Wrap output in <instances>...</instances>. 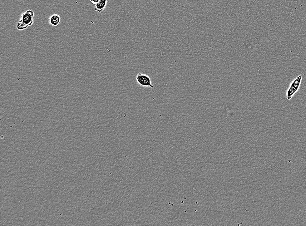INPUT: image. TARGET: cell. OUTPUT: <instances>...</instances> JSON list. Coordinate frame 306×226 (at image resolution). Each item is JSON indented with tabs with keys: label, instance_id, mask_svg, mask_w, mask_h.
<instances>
[{
	"label": "cell",
	"instance_id": "1",
	"mask_svg": "<svg viewBox=\"0 0 306 226\" xmlns=\"http://www.w3.org/2000/svg\"><path fill=\"white\" fill-rule=\"evenodd\" d=\"M34 12L28 10L21 15L20 19L17 25L18 30L22 31L32 25L34 23Z\"/></svg>",
	"mask_w": 306,
	"mask_h": 226
},
{
	"label": "cell",
	"instance_id": "2",
	"mask_svg": "<svg viewBox=\"0 0 306 226\" xmlns=\"http://www.w3.org/2000/svg\"><path fill=\"white\" fill-rule=\"evenodd\" d=\"M302 80V76L298 75L291 82L286 92V98L288 100L290 101L292 99L295 94L297 92L300 88Z\"/></svg>",
	"mask_w": 306,
	"mask_h": 226
},
{
	"label": "cell",
	"instance_id": "3",
	"mask_svg": "<svg viewBox=\"0 0 306 226\" xmlns=\"http://www.w3.org/2000/svg\"><path fill=\"white\" fill-rule=\"evenodd\" d=\"M136 81L138 85L144 87H149L154 89V85H152L151 80L148 75L139 73L136 77Z\"/></svg>",
	"mask_w": 306,
	"mask_h": 226
},
{
	"label": "cell",
	"instance_id": "4",
	"mask_svg": "<svg viewBox=\"0 0 306 226\" xmlns=\"http://www.w3.org/2000/svg\"><path fill=\"white\" fill-rule=\"evenodd\" d=\"M107 4V0H100L98 3L95 5V10L101 13L106 7Z\"/></svg>",
	"mask_w": 306,
	"mask_h": 226
},
{
	"label": "cell",
	"instance_id": "5",
	"mask_svg": "<svg viewBox=\"0 0 306 226\" xmlns=\"http://www.w3.org/2000/svg\"><path fill=\"white\" fill-rule=\"evenodd\" d=\"M61 17L58 14H54L49 17L50 24L53 26H57L61 22Z\"/></svg>",
	"mask_w": 306,
	"mask_h": 226
},
{
	"label": "cell",
	"instance_id": "6",
	"mask_svg": "<svg viewBox=\"0 0 306 226\" xmlns=\"http://www.w3.org/2000/svg\"><path fill=\"white\" fill-rule=\"evenodd\" d=\"M90 2H91L92 4H96L99 2L100 0H90Z\"/></svg>",
	"mask_w": 306,
	"mask_h": 226
}]
</instances>
